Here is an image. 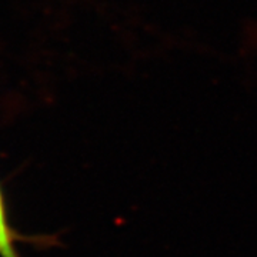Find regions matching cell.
Returning <instances> with one entry per match:
<instances>
[{"mask_svg": "<svg viewBox=\"0 0 257 257\" xmlns=\"http://www.w3.org/2000/svg\"><path fill=\"white\" fill-rule=\"evenodd\" d=\"M22 239L8 221L3 193L0 189V257H19L16 253V241Z\"/></svg>", "mask_w": 257, "mask_h": 257, "instance_id": "1", "label": "cell"}]
</instances>
